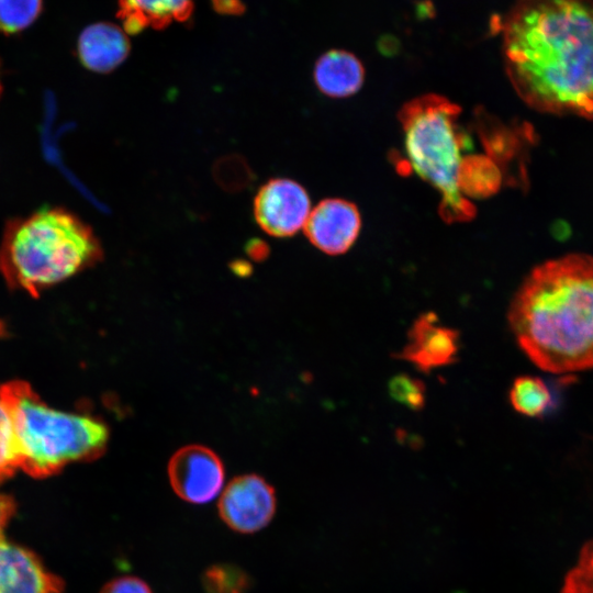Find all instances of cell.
<instances>
[{
	"label": "cell",
	"mask_w": 593,
	"mask_h": 593,
	"mask_svg": "<svg viewBox=\"0 0 593 593\" xmlns=\"http://www.w3.org/2000/svg\"><path fill=\"white\" fill-rule=\"evenodd\" d=\"M499 30L507 77L527 105L593 119V0H515Z\"/></svg>",
	"instance_id": "cell-1"
},
{
	"label": "cell",
	"mask_w": 593,
	"mask_h": 593,
	"mask_svg": "<svg viewBox=\"0 0 593 593\" xmlns=\"http://www.w3.org/2000/svg\"><path fill=\"white\" fill-rule=\"evenodd\" d=\"M508 323L541 370L593 368V257L569 254L534 268L511 302Z\"/></svg>",
	"instance_id": "cell-2"
},
{
	"label": "cell",
	"mask_w": 593,
	"mask_h": 593,
	"mask_svg": "<svg viewBox=\"0 0 593 593\" xmlns=\"http://www.w3.org/2000/svg\"><path fill=\"white\" fill-rule=\"evenodd\" d=\"M102 257L101 243L90 225L64 208H43L7 224L0 243V272L11 288L37 296Z\"/></svg>",
	"instance_id": "cell-3"
},
{
	"label": "cell",
	"mask_w": 593,
	"mask_h": 593,
	"mask_svg": "<svg viewBox=\"0 0 593 593\" xmlns=\"http://www.w3.org/2000/svg\"><path fill=\"white\" fill-rule=\"evenodd\" d=\"M19 468L34 478L53 475L72 462L101 457L110 438L107 424L94 416L47 406L25 381L1 384Z\"/></svg>",
	"instance_id": "cell-4"
},
{
	"label": "cell",
	"mask_w": 593,
	"mask_h": 593,
	"mask_svg": "<svg viewBox=\"0 0 593 593\" xmlns=\"http://www.w3.org/2000/svg\"><path fill=\"white\" fill-rule=\"evenodd\" d=\"M460 112L457 104L434 93L406 102L399 112L407 163L439 192V214L449 224L475 215L473 203L458 186L462 152L469 147L459 125Z\"/></svg>",
	"instance_id": "cell-5"
},
{
	"label": "cell",
	"mask_w": 593,
	"mask_h": 593,
	"mask_svg": "<svg viewBox=\"0 0 593 593\" xmlns=\"http://www.w3.org/2000/svg\"><path fill=\"white\" fill-rule=\"evenodd\" d=\"M219 516L232 530L254 534L264 529L277 511L273 486L256 473L233 478L222 491Z\"/></svg>",
	"instance_id": "cell-6"
},
{
	"label": "cell",
	"mask_w": 593,
	"mask_h": 593,
	"mask_svg": "<svg viewBox=\"0 0 593 593\" xmlns=\"http://www.w3.org/2000/svg\"><path fill=\"white\" fill-rule=\"evenodd\" d=\"M310 209L304 187L288 178L269 179L258 189L253 204L258 226L278 238L295 235L304 226Z\"/></svg>",
	"instance_id": "cell-7"
},
{
	"label": "cell",
	"mask_w": 593,
	"mask_h": 593,
	"mask_svg": "<svg viewBox=\"0 0 593 593\" xmlns=\"http://www.w3.org/2000/svg\"><path fill=\"white\" fill-rule=\"evenodd\" d=\"M167 473L177 496L198 505L215 499L225 479L222 459L211 448L202 445H188L178 449L169 459Z\"/></svg>",
	"instance_id": "cell-8"
},
{
	"label": "cell",
	"mask_w": 593,
	"mask_h": 593,
	"mask_svg": "<svg viewBox=\"0 0 593 593\" xmlns=\"http://www.w3.org/2000/svg\"><path fill=\"white\" fill-rule=\"evenodd\" d=\"M361 216L358 208L344 199L322 200L303 226L309 242L318 250L337 256L348 251L359 236Z\"/></svg>",
	"instance_id": "cell-9"
},
{
	"label": "cell",
	"mask_w": 593,
	"mask_h": 593,
	"mask_svg": "<svg viewBox=\"0 0 593 593\" xmlns=\"http://www.w3.org/2000/svg\"><path fill=\"white\" fill-rule=\"evenodd\" d=\"M459 349V332L441 325L434 312H426L413 322L407 343L395 356L412 363L417 370L429 373L455 363Z\"/></svg>",
	"instance_id": "cell-10"
},
{
	"label": "cell",
	"mask_w": 593,
	"mask_h": 593,
	"mask_svg": "<svg viewBox=\"0 0 593 593\" xmlns=\"http://www.w3.org/2000/svg\"><path fill=\"white\" fill-rule=\"evenodd\" d=\"M63 588L32 551L0 536V593H61Z\"/></svg>",
	"instance_id": "cell-11"
},
{
	"label": "cell",
	"mask_w": 593,
	"mask_h": 593,
	"mask_svg": "<svg viewBox=\"0 0 593 593\" xmlns=\"http://www.w3.org/2000/svg\"><path fill=\"white\" fill-rule=\"evenodd\" d=\"M77 51L80 63L86 68L107 74L125 60L130 43L119 26L112 23H94L79 35Z\"/></svg>",
	"instance_id": "cell-12"
},
{
	"label": "cell",
	"mask_w": 593,
	"mask_h": 593,
	"mask_svg": "<svg viewBox=\"0 0 593 593\" xmlns=\"http://www.w3.org/2000/svg\"><path fill=\"white\" fill-rule=\"evenodd\" d=\"M313 78L323 94L347 98L360 90L365 80V68L353 53L331 49L316 60Z\"/></svg>",
	"instance_id": "cell-13"
},
{
	"label": "cell",
	"mask_w": 593,
	"mask_h": 593,
	"mask_svg": "<svg viewBox=\"0 0 593 593\" xmlns=\"http://www.w3.org/2000/svg\"><path fill=\"white\" fill-rule=\"evenodd\" d=\"M119 15L128 33L147 26L164 27L186 20L192 11V0H119Z\"/></svg>",
	"instance_id": "cell-14"
},
{
	"label": "cell",
	"mask_w": 593,
	"mask_h": 593,
	"mask_svg": "<svg viewBox=\"0 0 593 593\" xmlns=\"http://www.w3.org/2000/svg\"><path fill=\"white\" fill-rule=\"evenodd\" d=\"M502 183L501 167L489 156L468 155L463 158L458 186L466 198H484L495 193Z\"/></svg>",
	"instance_id": "cell-15"
},
{
	"label": "cell",
	"mask_w": 593,
	"mask_h": 593,
	"mask_svg": "<svg viewBox=\"0 0 593 593\" xmlns=\"http://www.w3.org/2000/svg\"><path fill=\"white\" fill-rule=\"evenodd\" d=\"M551 401L549 389L544 380L534 376H522L514 380L510 389V402L513 409L529 417L545 413Z\"/></svg>",
	"instance_id": "cell-16"
},
{
	"label": "cell",
	"mask_w": 593,
	"mask_h": 593,
	"mask_svg": "<svg viewBox=\"0 0 593 593\" xmlns=\"http://www.w3.org/2000/svg\"><path fill=\"white\" fill-rule=\"evenodd\" d=\"M251 579L245 570L231 563H217L209 567L202 574L205 593H246Z\"/></svg>",
	"instance_id": "cell-17"
},
{
	"label": "cell",
	"mask_w": 593,
	"mask_h": 593,
	"mask_svg": "<svg viewBox=\"0 0 593 593\" xmlns=\"http://www.w3.org/2000/svg\"><path fill=\"white\" fill-rule=\"evenodd\" d=\"M43 0H0V32L12 34L31 25L38 16Z\"/></svg>",
	"instance_id": "cell-18"
},
{
	"label": "cell",
	"mask_w": 593,
	"mask_h": 593,
	"mask_svg": "<svg viewBox=\"0 0 593 593\" xmlns=\"http://www.w3.org/2000/svg\"><path fill=\"white\" fill-rule=\"evenodd\" d=\"M213 176L221 188L237 192L250 186L254 172L247 161L239 155L224 156L213 167Z\"/></svg>",
	"instance_id": "cell-19"
},
{
	"label": "cell",
	"mask_w": 593,
	"mask_h": 593,
	"mask_svg": "<svg viewBox=\"0 0 593 593\" xmlns=\"http://www.w3.org/2000/svg\"><path fill=\"white\" fill-rule=\"evenodd\" d=\"M389 394L405 407L419 411L426 402V388L422 380L406 373L394 376L388 384Z\"/></svg>",
	"instance_id": "cell-20"
},
{
	"label": "cell",
	"mask_w": 593,
	"mask_h": 593,
	"mask_svg": "<svg viewBox=\"0 0 593 593\" xmlns=\"http://www.w3.org/2000/svg\"><path fill=\"white\" fill-rule=\"evenodd\" d=\"M561 593H593V540L582 547L577 563L564 578Z\"/></svg>",
	"instance_id": "cell-21"
},
{
	"label": "cell",
	"mask_w": 593,
	"mask_h": 593,
	"mask_svg": "<svg viewBox=\"0 0 593 593\" xmlns=\"http://www.w3.org/2000/svg\"><path fill=\"white\" fill-rule=\"evenodd\" d=\"M18 468L11 421L1 396L0 384V484L11 478Z\"/></svg>",
	"instance_id": "cell-22"
},
{
	"label": "cell",
	"mask_w": 593,
	"mask_h": 593,
	"mask_svg": "<svg viewBox=\"0 0 593 593\" xmlns=\"http://www.w3.org/2000/svg\"><path fill=\"white\" fill-rule=\"evenodd\" d=\"M100 593H153V591L144 580L134 575H123L105 583Z\"/></svg>",
	"instance_id": "cell-23"
},
{
	"label": "cell",
	"mask_w": 593,
	"mask_h": 593,
	"mask_svg": "<svg viewBox=\"0 0 593 593\" xmlns=\"http://www.w3.org/2000/svg\"><path fill=\"white\" fill-rule=\"evenodd\" d=\"M245 250L247 256L255 261L265 260L270 253V248L267 243L260 238L249 239L245 245Z\"/></svg>",
	"instance_id": "cell-24"
},
{
	"label": "cell",
	"mask_w": 593,
	"mask_h": 593,
	"mask_svg": "<svg viewBox=\"0 0 593 593\" xmlns=\"http://www.w3.org/2000/svg\"><path fill=\"white\" fill-rule=\"evenodd\" d=\"M15 512L14 500L5 494H0V536L2 530Z\"/></svg>",
	"instance_id": "cell-25"
},
{
	"label": "cell",
	"mask_w": 593,
	"mask_h": 593,
	"mask_svg": "<svg viewBox=\"0 0 593 593\" xmlns=\"http://www.w3.org/2000/svg\"><path fill=\"white\" fill-rule=\"evenodd\" d=\"M230 266L233 272L239 277H247L253 270L251 265L245 260H234Z\"/></svg>",
	"instance_id": "cell-26"
},
{
	"label": "cell",
	"mask_w": 593,
	"mask_h": 593,
	"mask_svg": "<svg viewBox=\"0 0 593 593\" xmlns=\"http://www.w3.org/2000/svg\"><path fill=\"white\" fill-rule=\"evenodd\" d=\"M215 3L219 5L220 10L225 11H236L237 9V0H216Z\"/></svg>",
	"instance_id": "cell-27"
},
{
	"label": "cell",
	"mask_w": 593,
	"mask_h": 593,
	"mask_svg": "<svg viewBox=\"0 0 593 593\" xmlns=\"http://www.w3.org/2000/svg\"><path fill=\"white\" fill-rule=\"evenodd\" d=\"M0 93H1V79H0Z\"/></svg>",
	"instance_id": "cell-28"
}]
</instances>
